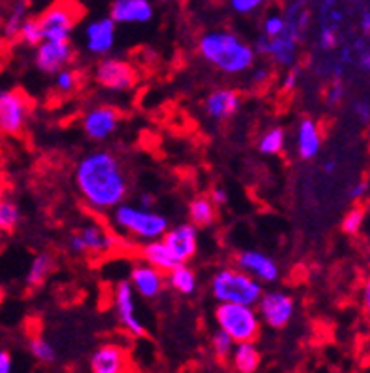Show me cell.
Listing matches in <instances>:
<instances>
[{"label":"cell","mask_w":370,"mask_h":373,"mask_svg":"<svg viewBox=\"0 0 370 373\" xmlns=\"http://www.w3.org/2000/svg\"><path fill=\"white\" fill-rule=\"evenodd\" d=\"M74 182L81 201L98 214L127 201L130 186L123 161L110 150H95L81 157L76 165Z\"/></svg>","instance_id":"6da1fadb"},{"label":"cell","mask_w":370,"mask_h":373,"mask_svg":"<svg viewBox=\"0 0 370 373\" xmlns=\"http://www.w3.org/2000/svg\"><path fill=\"white\" fill-rule=\"evenodd\" d=\"M199 55L215 71L225 76H242L257 63V54L252 44L225 29L208 31L199 38Z\"/></svg>","instance_id":"7a4b0ae2"},{"label":"cell","mask_w":370,"mask_h":373,"mask_svg":"<svg viewBox=\"0 0 370 373\" xmlns=\"http://www.w3.org/2000/svg\"><path fill=\"white\" fill-rule=\"evenodd\" d=\"M112 212V226L119 235L140 243L161 239L170 227L168 218L155 209H144L136 203H119Z\"/></svg>","instance_id":"3957f363"},{"label":"cell","mask_w":370,"mask_h":373,"mask_svg":"<svg viewBox=\"0 0 370 373\" xmlns=\"http://www.w3.org/2000/svg\"><path fill=\"white\" fill-rule=\"evenodd\" d=\"M210 292L217 303H240L255 307L263 294V284L236 265H227L214 273L210 281Z\"/></svg>","instance_id":"277c9868"},{"label":"cell","mask_w":370,"mask_h":373,"mask_svg":"<svg viewBox=\"0 0 370 373\" xmlns=\"http://www.w3.org/2000/svg\"><path fill=\"white\" fill-rule=\"evenodd\" d=\"M215 324L223 330L235 343L257 341L261 336V319L255 307L240 303H217L214 311Z\"/></svg>","instance_id":"5b68a950"},{"label":"cell","mask_w":370,"mask_h":373,"mask_svg":"<svg viewBox=\"0 0 370 373\" xmlns=\"http://www.w3.org/2000/svg\"><path fill=\"white\" fill-rule=\"evenodd\" d=\"M121 243L123 241L115 229H110L98 222H89L70 235L66 249L74 256H101L119 249Z\"/></svg>","instance_id":"8992f818"},{"label":"cell","mask_w":370,"mask_h":373,"mask_svg":"<svg viewBox=\"0 0 370 373\" xmlns=\"http://www.w3.org/2000/svg\"><path fill=\"white\" fill-rule=\"evenodd\" d=\"M80 6L70 0H59L38 17L42 27L43 40H70L74 34L76 23L80 21Z\"/></svg>","instance_id":"52a82bcc"},{"label":"cell","mask_w":370,"mask_h":373,"mask_svg":"<svg viewBox=\"0 0 370 373\" xmlns=\"http://www.w3.org/2000/svg\"><path fill=\"white\" fill-rule=\"evenodd\" d=\"M93 80L98 87L106 89V91L123 93L136 86L138 74H136L135 66L130 65L129 61L106 55L93 69Z\"/></svg>","instance_id":"ba28073f"},{"label":"cell","mask_w":370,"mask_h":373,"mask_svg":"<svg viewBox=\"0 0 370 373\" xmlns=\"http://www.w3.org/2000/svg\"><path fill=\"white\" fill-rule=\"evenodd\" d=\"M302 42H304L302 38H299L293 31L285 27L284 33L278 34V36L269 38L261 34L255 46H253V49H255V54L267 57L274 65L289 69V66L297 65Z\"/></svg>","instance_id":"9c48e42d"},{"label":"cell","mask_w":370,"mask_h":373,"mask_svg":"<svg viewBox=\"0 0 370 373\" xmlns=\"http://www.w3.org/2000/svg\"><path fill=\"white\" fill-rule=\"evenodd\" d=\"M31 118V101L19 89H0V133L8 136L19 135Z\"/></svg>","instance_id":"30bf717a"},{"label":"cell","mask_w":370,"mask_h":373,"mask_svg":"<svg viewBox=\"0 0 370 373\" xmlns=\"http://www.w3.org/2000/svg\"><path fill=\"white\" fill-rule=\"evenodd\" d=\"M257 314L261 322L272 328V330H284L285 326L295 317L297 303L295 298L282 290H269V292L261 294L257 302Z\"/></svg>","instance_id":"8fae6325"},{"label":"cell","mask_w":370,"mask_h":373,"mask_svg":"<svg viewBox=\"0 0 370 373\" xmlns=\"http://www.w3.org/2000/svg\"><path fill=\"white\" fill-rule=\"evenodd\" d=\"M112 303L119 324L123 326L130 336L144 337L145 324L144 320L140 319L138 305H136V292L133 290L129 281L115 282L112 294Z\"/></svg>","instance_id":"7c38bea8"},{"label":"cell","mask_w":370,"mask_h":373,"mask_svg":"<svg viewBox=\"0 0 370 373\" xmlns=\"http://www.w3.org/2000/svg\"><path fill=\"white\" fill-rule=\"evenodd\" d=\"M76 59V49L70 40H42L34 48V65L42 74L55 76Z\"/></svg>","instance_id":"4fadbf2b"},{"label":"cell","mask_w":370,"mask_h":373,"mask_svg":"<svg viewBox=\"0 0 370 373\" xmlns=\"http://www.w3.org/2000/svg\"><path fill=\"white\" fill-rule=\"evenodd\" d=\"M119 125H121V112L108 104L93 106L81 118V129L93 142H104L112 139Z\"/></svg>","instance_id":"5bb4252c"},{"label":"cell","mask_w":370,"mask_h":373,"mask_svg":"<svg viewBox=\"0 0 370 373\" xmlns=\"http://www.w3.org/2000/svg\"><path fill=\"white\" fill-rule=\"evenodd\" d=\"M161 239L163 243L167 244L168 252L176 260V264H187L199 252V227L191 222L168 227Z\"/></svg>","instance_id":"9a60e30c"},{"label":"cell","mask_w":370,"mask_h":373,"mask_svg":"<svg viewBox=\"0 0 370 373\" xmlns=\"http://www.w3.org/2000/svg\"><path fill=\"white\" fill-rule=\"evenodd\" d=\"M235 265L261 284H274L279 281L278 262L261 250H240L235 254Z\"/></svg>","instance_id":"2e32d148"},{"label":"cell","mask_w":370,"mask_h":373,"mask_svg":"<svg viewBox=\"0 0 370 373\" xmlns=\"http://www.w3.org/2000/svg\"><path fill=\"white\" fill-rule=\"evenodd\" d=\"M115 42H118V25L110 16L97 17L83 29V44L91 55L106 57L115 48Z\"/></svg>","instance_id":"e0dca14e"},{"label":"cell","mask_w":370,"mask_h":373,"mask_svg":"<svg viewBox=\"0 0 370 373\" xmlns=\"http://www.w3.org/2000/svg\"><path fill=\"white\" fill-rule=\"evenodd\" d=\"M129 282L136 296L144 299H157L167 288V277L153 265L140 262L133 265L129 273Z\"/></svg>","instance_id":"ac0fdd59"},{"label":"cell","mask_w":370,"mask_h":373,"mask_svg":"<svg viewBox=\"0 0 370 373\" xmlns=\"http://www.w3.org/2000/svg\"><path fill=\"white\" fill-rule=\"evenodd\" d=\"M242 109V95L232 87H217L204 99V114L214 121H229Z\"/></svg>","instance_id":"d6986e66"},{"label":"cell","mask_w":370,"mask_h":373,"mask_svg":"<svg viewBox=\"0 0 370 373\" xmlns=\"http://www.w3.org/2000/svg\"><path fill=\"white\" fill-rule=\"evenodd\" d=\"M155 16L150 0H113L110 17L115 25H145Z\"/></svg>","instance_id":"ffe728a7"},{"label":"cell","mask_w":370,"mask_h":373,"mask_svg":"<svg viewBox=\"0 0 370 373\" xmlns=\"http://www.w3.org/2000/svg\"><path fill=\"white\" fill-rule=\"evenodd\" d=\"M93 373H129V354L118 343L97 347L89 360Z\"/></svg>","instance_id":"44dd1931"},{"label":"cell","mask_w":370,"mask_h":373,"mask_svg":"<svg viewBox=\"0 0 370 373\" xmlns=\"http://www.w3.org/2000/svg\"><path fill=\"white\" fill-rule=\"evenodd\" d=\"M322 144V131H319L316 119L302 118L297 125L295 133L297 156L301 157L302 161H312L319 156Z\"/></svg>","instance_id":"7402d4cb"},{"label":"cell","mask_w":370,"mask_h":373,"mask_svg":"<svg viewBox=\"0 0 370 373\" xmlns=\"http://www.w3.org/2000/svg\"><path fill=\"white\" fill-rule=\"evenodd\" d=\"M167 277V284L174 290V292L182 294V296H193L199 287V277L197 271L187 264H178L176 267H172Z\"/></svg>","instance_id":"603a6c76"},{"label":"cell","mask_w":370,"mask_h":373,"mask_svg":"<svg viewBox=\"0 0 370 373\" xmlns=\"http://www.w3.org/2000/svg\"><path fill=\"white\" fill-rule=\"evenodd\" d=\"M140 258L145 264L153 265L163 273H168L172 267H176V260L172 258V254L168 252L167 244L163 243V239H155V241H148V243H142L140 247Z\"/></svg>","instance_id":"cb8c5ba5"},{"label":"cell","mask_w":370,"mask_h":373,"mask_svg":"<svg viewBox=\"0 0 370 373\" xmlns=\"http://www.w3.org/2000/svg\"><path fill=\"white\" fill-rule=\"evenodd\" d=\"M232 368L238 373H255L261 366V351L255 345V341H244L236 343L231 352Z\"/></svg>","instance_id":"d4e9b609"},{"label":"cell","mask_w":370,"mask_h":373,"mask_svg":"<svg viewBox=\"0 0 370 373\" xmlns=\"http://www.w3.org/2000/svg\"><path fill=\"white\" fill-rule=\"evenodd\" d=\"M187 217L189 222L199 227V229L200 227H210L214 226L215 220H217V207L210 201V197L199 195V197H193L189 201Z\"/></svg>","instance_id":"484cf974"},{"label":"cell","mask_w":370,"mask_h":373,"mask_svg":"<svg viewBox=\"0 0 370 373\" xmlns=\"http://www.w3.org/2000/svg\"><path fill=\"white\" fill-rule=\"evenodd\" d=\"M287 29L293 31L299 38L304 40L308 29H310V10L306 8L304 0H291L284 10Z\"/></svg>","instance_id":"4316f807"},{"label":"cell","mask_w":370,"mask_h":373,"mask_svg":"<svg viewBox=\"0 0 370 373\" xmlns=\"http://www.w3.org/2000/svg\"><path fill=\"white\" fill-rule=\"evenodd\" d=\"M55 269V260L53 256L49 252H40L33 258L31 265H29L27 277H25V282H27L29 288H38L42 287L43 282L48 281V277L53 273Z\"/></svg>","instance_id":"83f0119b"},{"label":"cell","mask_w":370,"mask_h":373,"mask_svg":"<svg viewBox=\"0 0 370 373\" xmlns=\"http://www.w3.org/2000/svg\"><path fill=\"white\" fill-rule=\"evenodd\" d=\"M23 220L21 209L14 197L0 194V233H14Z\"/></svg>","instance_id":"f1b7e54d"},{"label":"cell","mask_w":370,"mask_h":373,"mask_svg":"<svg viewBox=\"0 0 370 373\" xmlns=\"http://www.w3.org/2000/svg\"><path fill=\"white\" fill-rule=\"evenodd\" d=\"M285 144H287V131L284 127H270L259 139L257 150L263 156H278L285 150Z\"/></svg>","instance_id":"f546056e"},{"label":"cell","mask_w":370,"mask_h":373,"mask_svg":"<svg viewBox=\"0 0 370 373\" xmlns=\"http://www.w3.org/2000/svg\"><path fill=\"white\" fill-rule=\"evenodd\" d=\"M29 17V4L27 0H17L8 11L4 23H2V34L6 38H16L19 33L21 23Z\"/></svg>","instance_id":"4dcf8cb0"},{"label":"cell","mask_w":370,"mask_h":373,"mask_svg":"<svg viewBox=\"0 0 370 373\" xmlns=\"http://www.w3.org/2000/svg\"><path fill=\"white\" fill-rule=\"evenodd\" d=\"M365 224H366V209L361 205H355L344 214L340 227H342V232L346 233V235H349V237H357V235L363 233Z\"/></svg>","instance_id":"1f68e13d"},{"label":"cell","mask_w":370,"mask_h":373,"mask_svg":"<svg viewBox=\"0 0 370 373\" xmlns=\"http://www.w3.org/2000/svg\"><path fill=\"white\" fill-rule=\"evenodd\" d=\"M29 351H31V354L36 358L38 362L42 364H53L57 360V349L46 337H31V341H29Z\"/></svg>","instance_id":"d6a6232c"},{"label":"cell","mask_w":370,"mask_h":373,"mask_svg":"<svg viewBox=\"0 0 370 373\" xmlns=\"http://www.w3.org/2000/svg\"><path fill=\"white\" fill-rule=\"evenodd\" d=\"M81 84V74L76 71L74 66H65L63 71H59L55 74V89L61 93V95H68V93H74Z\"/></svg>","instance_id":"836d02e7"},{"label":"cell","mask_w":370,"mask_h":373,"mask_svg":"<svg viewBox=\"0 0 370 373\" xmlns=\"http://www.w3.org/2000/svg\"><path fill=\"white\" fill-rule=\"evenodd\" d=\"M17 38H19L25 46H29V48H36L38 44L43 40L42 27H40V23H38V17H27V19L21 23V27H19Z\"/></svg>","instance_id":"e575fe53"},{"label":"cell","mask_w":370,"mask_h":373,"mask_svg":"<svg viewBox=\"0 0 370 373\" xmlns=\"http://www.w3.org/2000/svg\"><path fill=\"white\" fill-rule=\"evenodd\" d=\"M287 27V23H285V17H284V11H278V10H272L270 14H267L263 19V25H261V34L263 36H278L282 34Z\"/></svg>","instance_id":"d590c367"},{"label":"cell","mask_w":370,"mask_h":373,"mask_svg":"<svg viewBox=\"0 0 370 373\" xmlns=\"http://www.w3.org/2000/svg\"><path fill=\"white\" fill-rule=\"evenodd\" d=\"M235 345H236L235 341L227 336L225 332L220 330V328H217V332L212 336V351H214V354L220 358V360H229Z\"/></svg>","instance_id":"8d00e7d4"},{"label":"cell","mask_w":370,"mask_h":373,"mask_svg":"<svg viewBox=\"0 0 370 373\" xmlns=\"http://www.w3.org/2000/svg\"><path fill=\"white\" fill-rule=\"evenodd\" d=\"M317 44L323 51H334L340 46V31L327 25L319 27V36H317Z\"/></svg>","instance_id":"74e56055"},{"label":"cell","mask_w":370,"mask_h":373,"mask_svg":"<svg viewBox=\"0 0 370 373\" xmlns=\"http://www.w3.org/2000/svg\"><path fill=\"white\" fill-rule=\"evenodd\" d=\"M269 2L270 0H229V6L238 16H252Z\"/></svg>","instance_id":"f35d334b"},{"label":"cell","mask_w":370,"mask_h":373,"mask_svg":"<svg viewBox=\"0 0 370 373\" xmlns=\"http://www.w3.org/2000/svg\"><path fill=\"white\" fill-rule=\"evenodd\" d=\"M301 80H302V66L299 65L289 66L284 78H282V91L285 93L295 91L297 87H299V84H301Z\"/></svg>","instance_id":"ab89813d"},{"label":"cell","mask_w":370,"mask_h":373,"mask_svg":"<svg viewBox=\"0 0 370 373\" xmlns=\"http://www.w3.org/2000/svg\"><path fill=\"white\" fill-rule=\"evenodd\" d=\"M344 97H346V86H344L342 80H334L327 89V95H325V101H327L329 106H338L342 103Z\"/></svg>","instance_id":"60d3db41"},{"label":"cell","mask_w":370,"mask_h":373,"mask_svg":"<svg viewBox=\"0 0 370 373\" xmlns=\"http://www.w3.org/2000/svg\"><path fill=\"white\" fill-rule=\"evenodd\" d=\"M369 194H370V182L366 179H361V180H357L354 186H351L348 197L354 201L355 205H359V203H363V201L369 199Z\"/></svg>","instance_id":"b9f144b4"},{"label":"cell","mask_w":370,"mask_h":373,"mask_svg":"<svg viewBox=\"0 0 370 373\" xmlns=\"http://www.w3.org/2000/svg\"><path fill=\"white\" fill-rule=\"evenodd\" d=\"M351 110H354V116L359 119V124L366 125L370 119V106L366 99H355L351 103Z\"/></svg>","instance_id":"7bdbcfd3"},{"label":"cell","mask_w":370,"mask_h":373,"mask_svg":"<svg viewBox=\"0 0 370 373\" xmlns=\"http://www.w3.org/2000/svg\"><path fill=\"white\" fill-rule=\"evenodd\" d=\"M253 84H264V81H269L272 78V71H270V66L267 65H253Z\"/></svg>","instance_id":"ee69618b"},{"label":"cell","mask_w":370,"mask_h":373,"mask_svg":"<svg viewBox=\"0 0 370 373\" xmlns=\"http://www.w3.org/2000/svg\"><path fill=\"white\" fill-rule=\"evenodd\" d=\"M210 201H212L215 207L227 205V201H229V192H227L225 188L217 186V188L212 189V194H210Z\"/></svg>","instance_id":"f6af8a7d"},{"label":"cell","mask_w":370,"mask_h":373,"mask_svg":"<svg viewBox=\"0 0 370 373\" xmlns=\"http://www.w3.org/2000/svg\"><path fill=\"white\" fill-rule=\"evenodd\" d=\"M14 372V358L8 351H0V373Z\"/></svg>","instance_id":"bcb514c9"},{"label":"cell","mask_w":370,"mask_h":373,"mask_svg":"<svg viewBox=\"0 0 370 373\" xmlns=\"http://www.w3.org/2000/svg\"><path fill=\"white\" fill-rule=\"evenodd\" d=\"M155 203H157V197L151 192H142L138 195V203L136 205L144 207V209H155Z\"/></svg>","instance_id":"7dc6e473"},{"label":"cell","mask_w":370,"mask_h":373,"mask_svg":"<svg viewBox=\"0 0 370 373\" xmlns=\"http://www.w3.org/2000/svg\"><path fill=\"white\" fill-rule=\"evenodd\" d=\"M359 29H361V33L365 34V36H369V33H370V11L369 10L361 11Z\"/></svg>","instance_id":"c3c4849f"},{"label":"cell","mask_w":370,"mask_h":373,"mask_svg":"<svg viewBox=\"0 0 370 373\" xmlns=\"http://www.w3.org/2000/svg\"><path fill=\"white\" fill-rule=\"evenodd\" d=\"M336 169H338L336 159H325V161H323V173L325 174L336 173Z\"/></svg>","instance_id":"681fc988"},{"label":"cell","mask_w":370,"mask_h":373,"mask_svg":"<svg viewBox=\"0 0 370 373\" xmlns=\"http://www.w3.org/2000/svg\"><path fill=\"white\" fill-rule=\"evenodd\" d=\"M363 302H365V305L369 307V305H370V287H369V284H366L365 290H363Z\"/></svg>","instance_id":"f907efd6"}]
</instances>
